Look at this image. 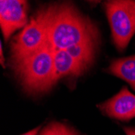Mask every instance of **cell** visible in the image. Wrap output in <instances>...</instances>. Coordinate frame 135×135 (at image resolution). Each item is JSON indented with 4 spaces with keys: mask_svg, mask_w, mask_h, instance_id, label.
Listing matches in <instances>:
<instances>
[{
    "mask_svg": "<svg viewBox=\"0 0 135 135\" xmlns=\"http://www.w3.org/2000/svg\"><path fill=\"white\" fill-rule=\"evenodd\" d=\"M0 54H1V64L2 66L5 68V64H4V59H3V46L2 44L0 45Z\"/></svg>",
    "mask_w": 135,
    "mask_h": 135,
    "instance_id": "cell-12",
    "label": "cell"
},
{
    "mask_svg": "<svg viewBox=\"0 0 135 135\" xmlns=\"http://www.w3.org/2000/svg\"><path fill=\"white\" fill-rule=\"evenodd\" d=\"M100 111L110 118L128 121L135 117V95L124 87L117 95L99 105Z\"/></svg>",
    "mask_w": 135,
    "mask_h": 135,
    "instance_id": "cell-6",
    "label": "cell"
},
{
    "mask_svg": "<svg viewBox=\"0 0 135 135\" xmlns=\"http://www.w3.org/2000/svg\"><path fill=\"white\" fill-rule=\"evenodd\" d=\"M54 65L56 83L64 77H78L90 67L74 57L66 50H54Z\"/></svg>",
    "mask_w": 135,
    "mask_h": 135,
    "instance_id": "cell-7",
    "label": "cell"
},
{
    "mask_svg": "<svg viewBox=\"0 0 135 135\" xmlns=\"http://www.w3.org/2000/svg\"><path fill=\"white\" fill-rule=\"evenodd\" d=\"M124 132L126 135H135V128L134 127H124Z\"/></svg>",
    "mask_w": 135,
    "mask_h": 135,
    "instance_id": "cell-10",
    "label": "cell"
},
{
    "mask_svg": "<svg viewBox=\"0 0 135 135\" xmlns=\"http://www.w3.org/2000/svg\"><path fill=\"white\" fill-rule=\"evenodd\" d=\"M116 48L124 51L135 34V1L110 0L104 3Z\"/></svg>",
    "mask_w": 135,
    "mask_h": 135,
    "instance_id": "cell-4",
    "label": "cell"
},
{
    "mask_svg": "<svg viewBox=\"0 0 135 135\" xmlns=\"http://www.w3.org/2000/svg\"><path fill=\"white\" fill-rule=\"evenodd\" d=\"M108 71L127 82L135 91V55L113 60Z\"/></svg>",
    "mask_w": 135,
    "mask_h": 135,
    "instance_id": "cell-8",
    "label": "cell"
},
{
    "mask_svg": "<svg viewBox=\"0 0 135 135\" xmlns=\"http://www.w3.org/2000/svg\"><path fill=\"white\" fill-rule=\"evenodd\" d=\"M48 43L46 7L40 8L30 22L11 41V61L17 62L39 51Z\"/></svg>",
    "mask_w": 135,
    "mask_h": 135,
    "instance_id": "cell-3",
    "label": "cell"
},
{
    "mask_svg": "<svg viewBox=\"0 0 135 135\" xmlns=\"http://www.w3.org/2000/svg\"><path fill=\"white\" fill-rule=\"evenodd\" d=\"M28 3L23 0H2L0 2V26L5 41L28 22Z\"/></svg>",
    "mask_w": 135,
    "mask_h": 135,
    "instance_id": "cell-5",
    "label": "cell"
},
{
    "mask_svg": "<svg viewBox=\"0 0 135 135\" xmlns=\"http://www.w3.org/2000/svg\"><path fill=\"white\" fill-rule=\"evenodd\" d=\"M11 63L22 87L28 93L47 92L57 83L54 50L49 43L35 54Z\"/></svg>",
    "mask_w": 135,
    "mask_h": 135,
    "instance_id": "cell-2",
    "label": "cell"
},
{
    "mask_svg": "<svg viewBox=\"0 0 135 135\" xmlns=\"http://www.w3.org/2000/svg\"><path fill=\"white\" fill-rule=\"evenodd\" d=\"M40 129H41L40 126H39V127H36V128L33 129H32V130H30V131L25 133H23V134H22V135H37V133H38L39 131H40Z\"/></svg>",
    "mask_w": 135,
    "mask_h": 135,
    "instance_id": "cell-11",
    "label": "cell"
},
{
    "mask_svg": "<svg viewBox=\"0 0 135 135\" xmlns=\"http://www.w3.org/2000/svg\"><path fill=\"white\" fill-rule=\"evenodd\" d=\"M39 135H81V133L69 125L52 121L39 132Z\"/></svg>",
    "mask_w": 135,
    "mask_h": 135,
    "instance_id": "cell-9",
    "label": "cell"
},
{
    "mask_svg": "<svg viewBox=\"0 0 135 135\" xmlns=\"http://www.w3.org/2000/svg\"><path fill=\"white\" fill-rule=\"evenodd\" d=\"M48 43L53 50H66L83 45L98 46L100 34L95 23L75 5L61 3L46 7Z\"/></svg>",
    "mask_w": 135,
    "mask_h": 135,
    "instance_id": "cell-1",
    "label": "cell"
}]
</instances>
